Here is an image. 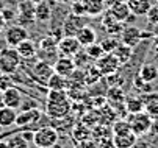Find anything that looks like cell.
<instances>
[{"label": "cell", "instance_id": "21", "mask_svg": "<svg viewBox=\"0 0 158 148\" xmlns=\"http://www.w3.org/2000/svg\"><path fill=\"white\" fill-rule=\"evenodd\" d=\"M138 76L146 83H153L158 78V67L153 64H143L138 72Z\"/></svg>", "mask_w": 158, "mask_h": 148}, {"label": "cell", "instance_id": "43", "mask_svg": "<svg viewBox=\"0 0 158 148\" xmlns=\"http://www.w3.org/2000/svg\"><path fill=\"white\" fill-rule=\"evenodd\" d=\"M131 148H152V146H150V143L146 142V140H136Z\"/></svg>", "mask_w": 158, "mask_h": 148}, {"label": "cell", "instance_id": "2", "mask_svg": "<svg viewBox=\"0 0 158 148\" xmlns=\"http://www.w3.org/2000/svg\"><path fill=\"white\" fill-rule=\"evenodd\" d=\"M60 134L53 126H42V128L35 131V137H33V143L38 148H52L55 143H58Z\"/></svg>", "mask_w": 158, "mask_h": 148}, {"label": "cell", "instance_id": "4", "mask_svg": "<svg viewBox=\"0 0 158 148\" xmlns=\"http://www.w3.org/2000/svg\"><path fill=\"white\" fill-rule=\"evenodd\" d=\"M96 66L99 67V70L102 72L103 76H108L113 73H118V70L121 67V62L118 61L114 53H105L102 58H99L96 61Z\"/></svg>", "mask_w": 158, "mask_h": 148}, {"label": "cell", "instance_id": "40", "mask_svg": "<svg viewBox=\"0 0 158 148\" xmlns=\"http://www.w3.org/2000/svg\"><path fill=\"white\" fill-rule=\"evenodd\" d=\"M75 148H99L97 142L96 140H83V142H77L75 143Z\"/></svg>", "mask_w": 158, "mask_h": 148}, {"label": "cell", "instance_id": "11", "mask_svg": "<svg viewBox=\"0 0 158 148\" xmlns=\"http://www.w3.org/2000/svg\"><path fill=\"white\" fill-rule=\"evenodd\" d=\"M31 75L35 76V80L38 83L47 84L49 78L53 75V66H50L49 62H46L44 59H39L31 69Z\"/></svg>", "mask_w": 158, "mask_h": 148}, {"label": "cell", "instance_id": "39", "mask_svg": "<svg viewBox=\"0 0 158 148\" xmlns=\"http://www.w3.org/2000/svg\"><path fill=\"white\" fill-rule=\"evenodd\" d=\"M146 17H147V22H149V24L156 25V24H158V5H152L150 10L147 11Z\"/></svg>", "mask_w": 158, "mask_h": 148}, {"label": "cell", "instance_id": "28", "mask_svg": "<svg viewBox=\"0 0 158 148\" xmlns=\"http://www.w3.org/2000/svg\"><path fill=\"white\" fill-rule=\"evenodd\" d=\"M105 97H106V100L111 101L113 104H119V103H122V101L125 100V94H124V91H122L119 86H111V88H108Z\"/></svg>", "mask_w": 158, "mask_h": 148}, {"label": "cell", "instance_id": "41", "mask_svg": "<svg viewBox=\"0 0 158 148\" xmlns=\"http://www.w3.org/2000/svg\"><path fill=\"white\" fill-rule=\"evenodd\" d=\"M72 14H77V16H85L86 14V10L83 6L81 2H74L72 5Z\"/></svg>", "mask_w": 158, "mask_h": 148}, {"label": "cell", "instance_id": "44", "mask_svg": "<svg viewBox=\"0 0 158 148\" xmlns=\"http://www.w3.org/2000/svg\"><path fill=\"white\" fill-rule=\"evenodd\" d=\"M105 2V6H113V5H116V3H119V2H124V0H103Z\"/></svg>", "mask_w": 158, "mask_h": 148}, {"label": "cell", "instance_id": "34", "mask_svg": "<svg viewBox=\"0 0 158 148\" xmlns=\"http://www.w3.org/2000/svg\"><path fill=\"white\" fill-rule=\"evenodd\" d=\"M6 148H30V146L24 137L20 134H17V136H13L6 140Z\"/></svg>", "mask_w": 158, "mask_h": 148}, {"label": "cell", "instance_id": "30", "mask_svg": "<svg viewBox=\"0 0 158 148\" xmlns=\"http://www.w3.org/2000/svg\"><path fill=\"white\" fill-rule=\"evenodd\" d=\"M102 76H103V75H102V72L99 70V67H97L96 64H94V66H88V67H85V80H86L88 84H94V83H97Z\"/></svg>", "mask_w": 158, "mask_h": 148}, {"label": "cell", "instance_id": "6", "mask_svg": "<svg viewBox=\"0 0 158 148\" xmlns=\"http://www.w3.org/2000/svg\"><path fill=\"white\" fill-rule=\"evenodd\" d=\"M81 44L78 42V39L75 36H63L58 41V52L61 56H69L72 58L75 53H78L81 50Z\"/></svg>", "mask_w": 158, "mask_h": 148}, {"label": "cell", "instance_id": "20", "mask_svg": "<svg viewBox=\"0 0 158 148\" xmlns=\"http://www.w3.org/2000/svg\"><path fill=\"white\" fill-rule=\"evenodd\" d=\"M127 3L130 6V11L135 16H146L147 11L152 6V3L149 2V0H128Z\"/></svg>", "mask_w": 158, "mask_h": 148}, {"label": "cell", "instance_id": "45", "mask_svg": "<svg viewBox=\"0 0 158 148\" xmlns=\"http://www.w3.org/2000/svg\"><path fill=\"white\" fill-rule=\"evenodd\" d=\"M3 27H5V17H3L2 13H0V31L3 30Z\"/></svg>", "mask_w": 158, "mask_h": 148}, {"label": "cell", "instance_id": "16", "mask_svg": "<svg viewBox=\"0 0 158 148\" xmlns=\"http://www.w3.org/2000/svg\"><path fill=\"white\" fill-rule=\"evenodd\" d=\"M16 119H17V109L2 104V108H0V126L10 128V126L16 125Z\"/></svg>", "mask_w": 158, "mask_h": 148}, {"label": "cell", "instance_id": "47", "mask_svg": "<svg viewBox=\"0 0 158 148\" xmlns=\"http://www.w3.org/2000/svg\"><path fill=\"white\" fill-rule=\"evenodd\" d=\"M69 2H72V3H74V2H81V0H69Z\"/></svg>", "mask_w": 158, "mask_h": 148}, {"label": "cell", "instance_id": "29", "mask_svg": "<svg viewBox=\"0 0 158 148\" xmlns=\"http://www.w3.org/2000/svg\"><path fill=\"white\" fill-rule=\"evenodd\" d=\"M50 16H52V8L46 2L39 3L35 8V19L39 20V22H47V20L50 19Z\"/></svg>", "mask_w": 158, "mask_h": 148}, {"label": "cell", "instance_id": "15", "mask_svg": "<svg viewBox=\"0 0 158 148\" xmlns=\"http://www.w3.org/2000/svg\"><path fill=\"white\" fill-rule=\"evenodd\" d=\"M75 37L78 39V42L81 44V47H88V45H91L94 44V42L97 41V33L93 27H89V25H83L78 33L75 34Z\"/></svg>", "mask_w": 158, "mask_h": 148}, {"label": "cell", "instance_id": "1", "mask_svg": "<svg viewBox=\"0 0 158 148\" xmlns=\"http://www.w3.org/2000/svg\"><path fill=\"white\" fill-rule=\"evenodd\" d=\"M22 64V58L16 47H5L0 50V73L13 75Z\"/></svg>", "mask_w": 158, "mask_h": 148}, {"label": "cell", "instance_id": "13", "mask_svg": "<svg viewBox=\"0 0 158 148\" xmlns=\"http://www.w3.org/2000/svg\"><path fill=\"white\" fill-rule=\"evenodd\" d=\"M85 25L83 16H77V14H69L64 22H63V34L64 36H75L78 33V30Z\"/></svg>", "mask_w": 158, "mask_h": 148}, {"label": "cell", "instance_id": "37", "mask_svg": "<svg viewBox=\"0 0 158 148\" xmlns=\"http://www.w3.org/2000/svg\"><path fill=\"white\" fill-rule=\"evenodd\" d=\"M105 30H106V33H108L110 36H118V34H121L122 30H124V22L114 20V22H113L111 25H108Z\"/></svg>", "mask_w": 158, "mask_h": 148}, {"label": "cell", "instance_id": "35", "mask_svg": "<svg viewBox=\"0 0 158 148\" xmlns=\"http://www.w3.org/2000/svg\"><path fill=\"white\" fill-rule=\"evenodd\" d=\"M113 133L116 134H128V133H133L131 131V126L127 120H118L114 123V126H113Z\"/></svg>", "mask_w": 158, "mask_h": 148}, {"label": "cell", "instance_id": "49", "mask_svg": "<svg viewBox=\"0 0 158 148\" xmlns=\"http://www.w3.org/2000/svg\"><path fill=\"white\" fill-rule=\"evenodd\" d=\"M0 108H2V100H0Z\"/></svg>", "mask_w": 158, "mask_h": 148}, {"label": "cell", "instance_id": "5", "mask_svg": "<svg viewBox=\"0 0 158 148\" xmlns=\"http://www.w3.org/2000/svg\"><path fill=\"white\" fill-rule=\"evenodd\" d=\"M28 39V31L22 25H11L5 30V42L8 47H17L20 42Z\"/></svg>", "mask_w": 158, "mask_h": 148}, {"label": "cell", "instance_id": "12", "mask_svg": "<svg viewBox=\"0 0 158 148\" xmlns=\"http://www.w3.org/2000/svg\"><path fill=\"white\" fill-rule=\"evenodd\" d=\"M141 41H143V31L138 27H135V25L124 27V30L121 33V42H124V44H127L131 49H135Z\"/></svg>", "mask_w": 158, "mask_h": 148}, {"label": "cell", "instance_id": "46", "mask_svg": "<svg viewBox=\"0 0 158 148\" xmlns=\"http://www.w3.org/2000/svg\"><path fill=\"white\" fill-rule=\"evenodd\" d=\"M66 2H69V0H58V3H66Z\"/></svg>", "mask_w": 158, "mask_h": 148}, {"label": "cell", "instance_id": "48", "mask_svg": "<svg viewBox=\"0 0 158 148\" xmlns=\"http://www.w3.org/2000/svg\"><path fill=\"white\" fill-rule=\"evenodd\" d=\"M3 6V0H0V8H2Z\"/></svg>", "mask_w": 158, "mask_h": 148}, {"label": "cell", "instance_id": "10", "mask_svg": "<svg viewBox=\"0 0 158 148\" xmlns=\"http://www.w3.org/2000/svg\"><path fill=\"white\" fill-rule=\"evenodd\" d=\"M77 70V66L72 58L69 56H61L58 59H55L53 62V72L61 75V76H66V78H71V75Z\"/></svg>", "mask_w": 158, "mask_h": 148}, {"label": "cell", "instance_id": "36", "mask_svg": "<svg viewBox=\"0 0 158 148\" xmlns=\"http://www.w3.org/2000/svg\"><path fill=\"white\" fill-rule=\"evenodd\" d=\"M69 98V95H67L66 91H52L49 89V94H47V101H64Z\"/></svg>", "mask_w": 158, "mask_h": 148}, {"label": "cell", "instance_id": "27", "mask_svg": "<svg viewBox=\"0 0 158 148\" xmlns=\"http://www.w3.org/2000/svg\"><path fill=\"white\" fill-rule=\"evenodd\" d=\"M146 103V112L152 117V120H158V95L150 94L147 98H144Z\"/></svg>", "mask_w": 158, "mask_h": 148}, {"label": "cell", "instance_id": "17", "mask_svg": "<svg viewBox=\"0 0 158 148\" xmlns=\"http://www.w3.org/2000/svg\"><path fill=\"white\" fill-rule=\"evenodd\" d=\"M108 11H110V14L114 17L116 20H119V22H127V19H128L130 14H131L130 6H128V3H125V2H119V3H116V5L110 6Z\"/></svg>", "mask_w": 158, "mask_h": 148}, {"label": "cell", "instance_id": "24", "mask_svg": "<svg viewBox=\"0 0 158 148\" xmlns=\"http://www.w3.org/2000/svg\"><path fill=\"white\" fill-rule=\"evenodd\" d=\"M47 88L52 89V91H66L67 88H69V83H67L66 76H61V75L53 72V75L47 81Z\"/></svg>", "mask_w": 158, "mask_h": 148}, {"label": "cell", "instance_id": "25", "mask_svg": "<svg viewBox=\"0 0 158 148\" xmlns=\"http://www.w3.org/2000/svg\"><path fill=\"white\" fill-rule=\"evenodd\" d=\"M50 126H53V128L58 131V134H60V131L71 134V131H72V128H74V120H72V117L66 115V117L58 119V123H56L55 120H52V122H50Z\"/></svg>", "mask_w": 158, "mask_h": 148}, {"label": "cell", "instance_id": "26", "mask_svg": "<svg viewBox=\"0 0 158 148\" xmlns=\"http://www.w3.org/2000/svg\"><path fill=\"white\" fill-rule=\"evenodd\" d=\"M81 3H83L88 16L100 14L103 11V8H105V2H103V0H81Z\"/></svg>", "mask_w": 158, "mask_h": 148}, {"label": "cell", "instance_id": "18", "mask_svg": "<svg viewBox=\"0 0 158 148\" xmlns=\"http://www.w3.org/2000/svg\"><path fill=\"white\" fill-rule=\"evenodd\" d=\"M138 140V136L135 133H128V134H116L113 137L116 148H131L135 145V142Z\"/></svg>", "mask_w": 158, "mask_h": 148}, {"label": "cell", "instance_id": "32", "mask_svg": "<svg viewBox=\"0 0 158 148\" xmlns=\"http://www.w3.org/2000/svg\"><path fill=\"white\" fill-rule=\"evenodd\" d=\"M72 59H74V62H75L77 69H85V67H88L89 64H91V58L88 56L86 50H80L78 53H75V55L72 56Z\"/></svg>", "mask_w": 158, "mask_h": 148}, {"label": "cell", "instance_id": "22", "mask_svg": "<svg viewBox=\"0 0 158 148\" xmlns=\"http://www.w3.org/2000/svg\"><path fill=\"white\" fill-rule=\"evenodd\" d=\"M113 53H114V56H116L118 61L121 62V66H124V64H127V62L131 59V56H133V49H131L130 45L124 44V42H121V44L116 47V50L113 52Z\"/></svg>", "mask_w": 158, "mask_h": 148}, {"label": "cell", "instance_id": "33", "mask_svg": "<svg viewBox=\"0 0 158 148\" xmlns=\"http://www.w3.org/2000/svg\"><path fill=\"white\" fill-rule=\"evenodd\" d=\"M85 50H86L88 56L91 58V61H97L99 58H102V56L105 55V52H103L102 45H100V44H97V42H94V44L85 47Z\"/></svg>", "mask_w": 158, "mask_h": 148}, {"label": "cell", "instance_id": "14", "mask_svg": "<svg viewBox=\"0 0 158 148\" xmlns=\"http://www.w3.org/2000/svg\"><path fill=\"white\" fill-rule=\"evenodd\" d=\"M17 53L20 55L22 61H28V59H35L38 56V42L31 41L30 37L25 39L24 42H20V44L16 47Z\"/></svg>", "mask_w": 158, "mask_h": 148}, {"label": "cell", "instance_id": "19", "mask_svg": "<svg viewBox=\"0 0 158 148\" xmlns=\"http://www.w3.org/2000/svg\"><path fill=\"white\" fill-rule=\"evenodd\" d=\"M124 106H125L127 114H135V112L144 111L146 103H144V98H141V97H128V98H125Z\"/></svg>", "mask_w": 158, "mask_h": 148}, {"label": "cell", "instance_id": "3", "mask_svg": "<svg viewBox=\"0 0 158 148\" xmlns=\"http://www.w3.org/2000/svg\"><path fill=\"white\" fill-rule=\"evenodd\" d=\"M127 122H128L130 126H131V131L139 137V136H144V134L150 133V126H152V122H153V120H152V117H150L147 112L141 111V112L128 114Z\"/></svg>", "mask_w": 158, "mask_h": 148}, {"label": "cell", "instance_id": "42", "mask_svg": "<svg viewBox=\"0 0 158 148\" xmlns=\"http://www.w3.org/2000/svg\"><path fill=\"white\" fill-rule=\"evenodd\" d=\"M20 136L24 137L28 143H33V137H35V133L33 131H24V133H20Z\"/></svg>", "mask_w": 158, "mask_h": 148}, {"label": "cell", "instance_id": "9", "mask_svg": "<svg viewBox=\"0 0 158 148\" xmlns=\"http://www.w3.org/2000/svg\"><path fill=\"white\" fill-rule=\"evenodd\" d=\"M2 104L3 106H10V108H14V109H19L24 103V97H22V92L16 88V86H11L10 89L3 91L2 92Z\"/></svg>", "mask_w": 158, "mask_h": 148}, {"label": "cell", "instance_id": "23", "mask_svg": "<svg viewBox=\"0 0 158 148\" xmlns=\"http://www.w3.org/2000/svg\"><path fill=\"white\" fill-rule=\"evenodd\" d=\"M71 134H72V139L75 140V142H83V140H89L93 137V133L89 131V128L86 125H83V123H78V125H75L74 128H72V131H71Z\"/></svg>", "mask_w": 158, "mask_h": 148}, {"label": "cell", "instance_id": "7", "mask_svg": "<svg viewBox=\"0 0 158 148\" xmlns=\"http://www.w3.org/2000/svg\"><path fill=\"white\" fill-rule=\"evenodd\" d=\"M42 117V111L39 108H30V109H22L20 112H17V119H16V126L24 128V126H30L36 122H39Z\"/></svg>", "mask_w": 158, "mask_h": 148}, {"label": "cell", "instance_id": "8", "mask_svg": "<svg viewBox=\"0 0 158 148\" xmlns=\"http://www.w3.org/2000/svg\"><path fill=\"white\" fill-rule=\"evenodd\" d=\"M72 109V103L71 100L67 98L64 101H47V115L52 117V119H61V117H66L69 115Z\"/></svg>", "mask_w": 158, "mask_h": 148}, {"label": "cell", "instance_id": "38", "mask_svg": "<svg viewBox=\"0 0 158 148\" xmlns=\"http://www.w3.org/2000/svg\"><path fill=\"white\" fill-rule=\"evenodd\" d=\"M11 86H14L13 80H11V75H8V73H0V92L10 89Z\"/></svg>", "mask_w": 158, "mask_h": 148}, {"label": "cell", "instance_id": "31", "mask_svg": "<svg viewBox=\"0 0 158 148\" xmlns=\"http://www.w3.org/2000/svg\"><path fill=\"white\" fill-rule=\"evenodd\" d=\"M119 44H121V41L116 36H108V37H105V39L100 41V45H102V49H103L105 53H113Z\"/></svg>", "mask_w": 158, "mask_h": 148}]
</instances>
